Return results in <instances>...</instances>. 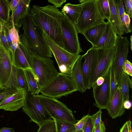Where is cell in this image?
<instances>
[{
	"instance_id": "obj_1",
	"label": "cell",
	"mask_w": 132,
	"mask_h": 132,
	"mask_svg": "<svg viewBox=\"0 0 132 132\" xmlns=\"http://www.w3.org/2000/svg\"><path fill=\"white\" fill-rule=\"evenodd\" d=\"M35 25L44 32L55 43L64 49L61 25L64 15L53 6H44L34 5L29 11Z\"/></svg>"
},
{
	"instance_id": "obj_2",
	"label": "cell",
	"mask_w": 132,
	"mask_h": 132,
	"mask_svg": "<svg viewBox=\"0 0 132 132\" xmlns=\"http://www.w3.org/2000/svg\"><path fill=\"white\" fill-rule=\"evenodd\" d=\"M23 34L20 37L32 55L42 57H53L52 53L44 36L43 31L33 22L29 14L21 21Z\"/></svg>"
},
{
	"instance_id": "obj_3",
	"label": "cell",
	"mask_w": 132,
	"mask_h": 132,
	"mask_svg": "<svg viewBox=\"0 0 132 132\" xmlns=\"http://www.w3.org/2000/svg\"><path fill=\"white\" fill-rule=\"evenodd\" d=\"M84 3L76 25L78 33L83 34L88 29L105 22L98 6V0H80Z\"/></svg>"
},
{
	"instance_id": "obj_4",
	"label": "cell",
	"mask_w": 132,
	"mask_h": 132,
	"mask_svg": "<svg viewBox=\"0 0 132 132\" xmlns=\"http://www.w3.org/2000/svg\"><path fill=\"white\" fill-rule=\"evenodd\" d=\"M32 71L37 82L39 92L59 74L50 58L32 55Z\"/></svg>"
},
{
	"instance_id": "obj_5",
	"label": "cell",
	"mask_w": 132,
	"mask_h": 132,
	"mask_svg": "<svg viewBox=\"0 0 132 132\" xmlns=\"http://www.w3.org/2000/svg\"><path fill=\"white\" fill-rule=\"evenodd\" d=\"M78 91L67 75L59 73L50 83L39 91L43 95L56 99Z\"/></svg>"
},
{
	"instance_id": "obj_6",
	"label": "cell",
	"mask_w": 132,
	"mask_h": 132,
	"mask_svg": "<svg viewBox=\"0 0 132 132\" xmlns=\"http://www.w3.org/2000/svg\"><path fill=\"white\" fill-rule=\"evenodd\" d=\"M22 110L30 118V122H34L38 126L52 119L40 103L38 95L28 91L26 92Z\"/></svg>"
},
{
	"instance_id": "obj_7",
	"label": "cell",
	"mask_w": 132,
	"mask_h": 132,
	"mask_svg": "<svg viewBox=\"0 0 132 132\" xmlns=\"http://www.w3.org/2000/svg\"><path fill=\"white\" fill-rule=\"evenodd\" d=\"M43 33L55 58L60 73L69 76L75 64L81 55L69 53L57 45L44 31Z\"/></svg>"
},
{
	"instance_id": "obj_8",
	"label": "cell",
	"mask_w": 132,
	"mask_h": 132,
	"mask_svg": "<svg viewBox=\"0 0 132 132\" xmlns=\"http://www.w3.org/2000/svg\"><path fill=\"white\" fill-rule=\"evenodd\" d=\"M40 102L53 119L61 120L76 124L77 122L72 111L57 99L42 94L38 95Z\"/></svg>"
},
{
	"instance_id": "obj_9",
	"label": "cell",
	"mask_w": 132,
	"mask_h": 132,
	"mask_svg": "<svg viewBox=\"0 0 132 132\" xmlns=\"http://www.w3.org/2000/svg\"><path fill=\"white\" fill-rule=\"evenodd\" d=\"M116 46L108 49H98L92 73V87L97 78L103 77L110 69L114 56Z\"/></svg>"
},
{
	"instance_id": "obj_10",
	"label": "cell",
	"mask_w": 132,
	"mask_h": 132,
	"mask_svg": "<svg viewBox=\"0 0 132 132\" xmlns=\"http://www.w3.org/2000/svg\"><path fill=\"white\" fill-rule=\"evenodd\" d=\"M63 14L64 18L62 23L61 28L64 49L71 54L78 55L83 51L80 47L78 31L75 26Z\"/></svg>"
},
{
	"instance_id": "obj_11",
	"label": "cell",
	"mask_w": 132,
	"mask_h": 132,
	"mask_svg": "<svg viewBox=\"0 0 132 132\" xmlns=\"http://www.w3.org/2000/svg\"><path fill=\"white\" fill-rule=\"evenodd\" d=\"M129 42L126 37L118 36L115 53L112 65L114 71L117 85L120 76L123 71V64L127 60Z\"/></svg>"
},
{
	"instance_id": "obj_12",
	"label": "cell",
	"mask_w": 132,
	"mask_h": 132,
	"mask_svg": "<svg viewBox=\"0 0 132 132\" xmlns=\"http://www.w3.org/2000/svg\"><path fill=\"white\" fill-rule=\"evenodd\" d=\"M110 74V68L105 75L103 77L104 80L101 85L97 86L94 84L92 86L95 101L94 105L98 108L100 110H107L109 104Z\"/></svg>"
},
{
	"instance_id": "obj_13",
	"label": "cell",
	"mask_w": 132,
	"mask_h": 132,
	"mask_svg": "<svg viewBox=\"0 0 132 132\" xmlns=\"http://www.w3.org/2000/svg\"><path fill=\"white\" fill-rule=\"evenodd\" d=\"M98 49L92 46L86 53L82 55L84 59L82 70L84 84L87 89H90L91 86L90 81L94 62Z\"/></svg>"
},
{
	"instance_id": "obj_14",
	"label": "cell",
	"mask_w": 132,
	"mask_h": 132,
	"mask_svg": "<svg viewBox=\"0 0 132 132\" xmlns=\"http://www.w3.org/2000/svg\"><path fill=\"white\" fill-rule=\"evenodd\" d=\"M14 65L18 68L24 70L29 69L32 70V55L20 41L15 53Z\"/></svg>"
},
{
	"instance_id": "obj_15",
	"label": "cell",
	"mask_w": 132,
	"mask_h": 132,
	"mask_svg": "<svg viewBox=\"0 0 132 132\" xmlns=\"http://www.w3.org/2000/svg\"><path fill=\"white\" fill-rule=\"evenodd\" d=\"M12 65L11 54L0 45V88H2L7 81Z\"/></svg>"
},
{
	"instance_id": "obj_16",
	"label": "cell",
	"mask_w": 132,
	"mask_h": 132,
	"mask_svg": "<svg viewBox=\"0 0 132 132\" xmlns=\"http://www.w3.org/2000/svg\"><path fill=\"white\" fill-rule=\"evenodd\" d=\"M26 92L19 89L17 92L6 98L0 104V109L10 111L19 109L23 105Z\"/></svg>"
},
{
	"instance_id": "obj_17",
	"label": "cell",
	"mask_w": 132,
	"mask_h": 132,
	"mask_svg": "<svg viewBox=\"0 0 132 132\" xmlns=\"http://www.w3.org/2000/svg\"><path fill=\"white\" fill-rule=\"evenodd\" d=\"M103 33L95 47L98 49H108L116 46L118 35L108 21Z\"/></svg>"
},
{
	"instance_id": "obj_18",
	"label": "cell",
	"mask_w": 132,
	"mask_h": 132,
	"mask_svg": "<svg viewBox=\"0 0 132 132\" xmlns=\"http://www.w3.org/2000/svg\"><path fill=\"white\" fill-rule=\"evenodd\" d=\"M123 102L122 94L117 87L107 109L109 115L112 119L121 116L124 114L125 109L123 106Z\"/></svg>"
},
{
	"instance_id": "obj_19",
	"label": "cell",
	"mask_w": 132,
	"mask_h": 132,
	"mask_svg": "<svg viewBox=\"0 0 132 132\" xmlns=\"http://www.w3.org/2000/svg\"><path fill=\"white\" fill-rule=\"evenodd\" d=\"M82 55L76 61L69 76L77 88L82 93L86 92L87 89L84 83L81 67Z\"/></svg>"
},
{
	"instance_id": "obj_20",
	"label": "cell",
	"mask_w": 132,
	"mask_h": 132,
	"mask_svg": "<svg viewBox=\"0 0 132 132\" xmlns=\"http://www.w3.org/2000/svg\"><path fill=\"white\" fill-rule=\"evenodd\" d=\"M110 10L108 21L118 36H122L124 34L117 6L114 0H108Z\"/></svg>"
},
{
	"instance_id": "obj_21",
	"label": "cell",
	"mask_w": 132,
	"mask_h": 132,
	"mask_svg": "<svg viewBox=\"0 0 132 132\" xmlns=\"http://www.w3.org/2000/svg\"><path fill=\"white\" fill-rule=\"evenodd\" d=\"M31 0H21L17 8L12 12L11 22L14 26L21 24V21L29 13Z\"/></svg>"
},
{
	"instance_id": "obj_22",
	"label": "cell",
	"mask_w": 132,
	"mask_h": 132,
	"mask_svg": "<svg viewBox=\"0 0 132 132\" xmlns=\"http://www.w3.org/2000/svg\"><path fill=\"white\" fill-rule=\"evenodd\" d=\"M106 22L94 26L85 31L83 34L86 39L95 47L98 42L105 30Z\"/></svg>"
},
{
	"instance_id": "obj_23",
	"label": "cell",
	"mask_w": 132,
	"mask_h": 132,
	"mask_svg": "<svg viewBox=\"0 0 132 132\" xmlns=\"http://www.w3.org/2000/svg\"><path fill=\"white\" fill-rule=\"evenodd\" d=\"M77 4H73L67 3L63 6L62 11L70 21L75 26L81 11L84 4L83 2Z\"/></svg>"
},
{
	"instance_id": "obj_24",
	"label": "cell",
	"mask_w": 132,
	"mask_h": 132,
	"mask_svg": "<svg viewBox=\"0 0 132 132\" xmlns=\"http://www.w3.org/2000/svg\"><path fill=\"white\" fill-rule=\"evenodd\" d=\"M117 85L122 94L124 101L129 100V88H132V80L129 76L123 71L120 76Z\"/></svg>"
},
{
	"instance_id": "obj_25",
	"label": "cell",
	"mask_w": 132,
	"mask_h": 132,
	"mask_svg": "<svg viewBox=\"0 0 132 132\" xmlns=\"http://www.w3.org/2000/svg\"><path fill=\"white\" fill-rule=\"evenodd\" d=\"M28 87V91L34 95H38L39 92L37 82L34 75L30 69L24 70Z\"/></svg>"
},
{
	"instance_id": "obj_26",
	"label": "cell",
	"mask_w": 132,
	"mask_h": 132,
	"mask_svg": "<svg viewBox=\"0 0 132 132\" xmlns=\"http://www.w3.org/2000/svg\"><path fill=\"white\" fill-rule=\"evenodd\" d=\"M9 3L8 0H0V22L3 25L7 24L10 19Z\"/></svg>"
},
{
	"instance_id": "obj_27",
	"label": "cell",
	"mask_w": 132,
	"mask_h": 132,
	"mask_svg": "<svg viewBox=\"0 0 132 132\" xmlns=\"http://www.w3.org/2000/svg\"><path fill=\"white\" fill-rule=\"evenodd\" d=\"M16 89H21L26 91L28 90L24 70L17 68L16 73Z\"/></svg>"
},
{
	"instance_id": "obj_28",
	"label": "cell",
	"mask_w": 132,
	"mask_h": 132,
	"mask_svg": "<svg viewBox=\"0 0 132 132\" xmlns=\"http://www.w3.org/2000/svg\"><path fill=\"white\" fill-rule=\"evenodd\" d=\"M54 119L55 122L57 132H75V124L66 121Z\"/></svg>"
},
{
	"instance_id": "obj_29",
	"label": "cell",
	"mask_w": 132,
	"mask_h": 132,
	"mask_svg": "<svg viewBox=\"0 0 132 132\" xmlns=\"http://www.w3.org/2000/svg\"><path fill=\"white\" fill-rule=\"evenodd\" d=\"M17 68L12 64V70L9 77L6 83L2 87L12 90L16 89V73Z\"/></svg>"
},
{
	"instance_id": "obj_30",
	"label": "cell",
	"mask_w": 132,
	"mask_h": 132,
	"mask_svg": "<svg viewBox=\"0 0 132 132\" xmlns=\"http://www.w3.org/2000/svg\"><path fill=\"white\" fill-rule=\"evenodd\" d=\"M39 126L37 132H57L55 122L53 119L48 121Z\"/></svg>"
},
{
	"instance_id": "obj_31",
	"label": "cell",
	"mask_w": 132,
	"mask_h": 132,
	"mask_svg": "<svg viewBox=\"0 0 132 132\" xmlns=\"http://www.w3.org/2000/svg\"><path fill=\"white\" fill-rule=\"evenodd\" d=\"M98 6L102 16L108 21L110 15V10L108 0H98Z\"/></svg>"
},
{
	"instance_id": "obj_32",
	"label": "cell",
	"mask_w": 132,
	"mask_h": 132,
	"mask_svg": "<svg viewBox=\"0 0 132 132\" xmlns=\"http://www.w3.org/2000/svg\"><path fill=\"white\" fill-rule=\"evenodd\" d=\"M110 102L117 88L116 80L114 71V68L112 66L110 68Z\"/></svg>"
},
{
	"instance_id": "obj_33",
	"label": "cell",
	"mask_w": 132,
	"mask_h": 132,
	"mask_svg": "<svg viewBox=\"0 0 132 132\" xmlns=\"http://www.w3.org/2000/svg\"><path fill=\"white\" fill-rule=\"evenodd\" d=\"M19 89L9 90L3 87L0 88V104L5 98L17 92Z\"/></svg>"
},
{
	"instance_id": "obj_34",
	"label": "cell",
	"mask_w": 132,
	"mask_h": 132,
	"mask_svg": "<svg viewBox=\"0 0 132 132\" xmlns=\"http://www.w3.org/2000/svg\"><path fill=\"white\" fill-rule=\"evenodd\" d=\"M0 45L6 51L11 54L9 50L8 44L5 34L4 25H3L1 31L0 32Z\"/></svg>"
},
{
	"instance_id": "obj_35",
	"label": "cell",
	"mask_w": 132,
	"mask_h": 132,
	"mask_svg": "<svg viewBox=\"0 0 132 132\" xmlns=\"http://www.w3.org/2000/svg\"><path fill=\"white\" fill-rule=\"evenodd\" d=\"M94 128L91 116L88 114L87 120L82 128V132H93Z\"/></svg>"
},
{
	"instance_id": "obj_36",
	"label": "cell",
	"mask_w": 132,
	"mask_h": 132,
	"mask_svg": "<svg viewBox=\"0 0 132 132\" xmlns=\"http://www.w3.org/2000/svg\"><path fill=\"white\" fill-rule=\"evenodd\" d=\"M12 27L9 29V34L12 43L16 42L18 44L20 42V37L18 32L14 25Z\"/></svg>"
},
{
	"instance_id": "obj_37",
	"label": "cell",
	"mask_w": 132,
	"mask_h": 132,
	"mask_svg": "<svg viewBox=\"0 0 132 132\" xmlns=\"http://www.w3.org/2000/svg\"><path fill=\"white\" fill-rule=\"evenodd\" d=\"M122 70L127 75L132 76V64L129 60L127 59L125 61L122 67Z\"/></svg>"
},
{
	"instance_id": "obj_38",
	"label": "cell",
	"mask_w": 132,
	"mask_h": 132,
	"mask_svg": "<svg viewBox=\"0 0 132 132\" xmlns=\"http://www.w3.org/2000/svg\"><path fill=\"white\" fill-rule=\"evenodd\" d=\"M102 112L100 110L91 116L94 128H96L102 120L101 115Z\"/></svg>"
},
{
	"instance_id": "obj_39",
	"label": "cell",
	"mask_w": 132,
	"mask_h": 132,
	"mask_svg": "<svg viewBox=\"0 0 132 132\" xmlns=\"http://www.w3.org/2000/svg\"><path fill=\"white\" fill-rule=\"evenodd\" d=\"M126 8V13L130 18H132V0H123Z\"/></svg>"
},
{
	"instance_id": "obj_40",
	"label": "cell",
	"mask_w": 132,
	"mask_h": 132,
	"mask_svg": "<svg viewBox=\"0 0 132 132\" xmlns=\"http://www.w3.org/2000/svg\"><path fill=\"white\" fill-rule=\"evenodd\" d=\"M88 114L84 116L80 120L77 121L75 124V127L76 130H81L82 128L86 122L88 117Z\"/></svg>"
},
{
	"instance_id": "obj_41",
	"label": "cell",
	"mask_w": 132,
	"mask_h": 132,
	"mask_svg": "<svg viewBox=\"0 0 132 132\" xmlns=\"http://www.w3.org/2000/svg\"><path fill=\"white\" fill-rule=\"evenodd\" d=\"M4 28L6 37L8 44L9 50L11 53V49L12 42L9 34V31L10 29L9 27L7 25V24L4 25Z\"/></svg>"
},
{
	"instance_id": "obj_42",
	"label": "cell",
	"mask_w": 132,
	"mask_h": 132,
	"mask_svg": "<svg viewBox=\"0 0 132 132\" xmlns=\"http://www.w3.org/2000/svg\"><path fill=\"white\" fill-rule=\"evenodd\" d=\"M119 132H132L131 122L130 120L126 121L124 124Z\"/></svg>"
},
{
	"instance_id": "obj_43",
	"label": "cell",
	"mask_w": 132,
	"mask_h": 132,
	"mask_svg": "<svg viewBox=\"0 0 132 132\" xmlns=\"http://www.w3.org/2000/svg\"><path fill=\"white\" fill-rule=\"evenodd\" d=\"M48 2L52 4L53 6L56 8L60 7L64 4L66 1V0H48Z\"/></svg>"
},
{
	"instance_id": "obj_44",
	"label": "cell",
	"mask_w": 132,
	"mask_h": 132,
	"mask_svg": "<svg viewBox=\"0 0 132 132\" xmlns=\"http://www.w3.org/2000/svg\"><path fill=\"white\" fill-rule=\"evenodd\" d=\"M93 132H106V128L104 122L102 121L97 126L94 128Z\"/></svg>"
},
{
	"instance_id": "obj_45",
	"label": "cell",
	"mask_w": 132,
	"mask_h": 132,
	"mask_svg": "<svg viewBox=\"0 0 132 132\" xmlns=\"http://www.w3.org/2000/svg\"><path fill=\"white\" fill-rule=\"evenodd\" d=\"M21 0H12L9 3L10 10L13 12L17 7Z\"/></svg>"
},
{
	"instance_id": "obj_46",
	"label": "cell",
	"mask_w": 132,
	"mask_h": 132,
	"mask_svg": "<svg viewBox=\"0 0 132 132\" xmlns=\"http://www.w3.org/2000/svg\"><path fill=\"white\" fill-rule=\"evenodd\" d=\"M18 43L16 42H14L12 43V45L11 52L12 54V64L14 65V56L15 52L17 48Z\"/></svg>"
},
{
	"instance_id": "obj_47",
	"label": "cell",
	"mask_w": 132,
	"mask_h": 132,
	"mask_svg": "<svg viewBox=\"0 0 132 132\" xmlns=\"http://www.w3.org/2000/svg\"><path fill=\"white\" fill-rule=\"evenodd\" d=\"M124 19L126 26L132 30V27L130 24V19L129 15L125 12L124 14Z\"/></svg>"
},
{
	"instance_id": "obj_48",
	"label": "cell",
	"mask_w": 132,
	"mask_h": 132,
	"mask_svg": "<svg viewBox=\"0 0 132 132\" xmlns=\"http://www.w3.org/2000/svg\"><path fill=\"white\" fill-rule=\"evenodd\" d=\"M123 105L124 108L128 110L130 109L132 106V102L129 100L124 101Z\"/></svg>"
},
{
	"instance_id": "obj_49",
	"label": "cell",
	"mask_w": 132,
	"mask_h": 132,
	"mask_svg": "<svg viewBox=\"0 0 132 132\" xmlns=\"http://www.w3.org/2000/svg\"><path fill=\"white\" fill-rule=\"evenodd\" d=\"M104 78L103 77H100L98 78L94 83L96 86H99L101 85L104 81Z\"/></svg>"
},
{
	"instance_id": "obj_50",
	"label": "cell",
	"mask_w": 132,
	"mask_h": 132,
	"mask_svg": "<svg viewBox=\"0 0 132 132\" xmlns=\"http://www.w3.org/2000/svg\"><path fill=\"white\" fill-rule=\"evenodd\" d=\"M0 132H15L14 129L11 128H2L0 130Z\"/></svg>"
},
{
	"instance_id": "obj_51",
	"label": "cell",
	"mask_w": 132,
	"mask_h": 132,
	"mask_svg": "<svg viewBox=\"0 0 132 132\" xmlns=\"http://www.w3.org/2000/svg\"><path fill=\"white\" fill-rule=\"evenodd\" d=\"M3 25L2 23L0 22V32L1 31Z\"/></svg>"
}]
</instances>
